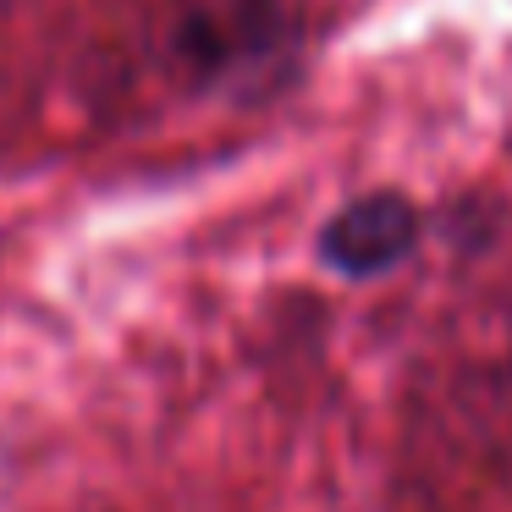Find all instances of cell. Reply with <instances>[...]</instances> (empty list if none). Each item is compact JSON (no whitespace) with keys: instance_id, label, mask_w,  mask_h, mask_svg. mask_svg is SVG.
<instances>
[{"instance_id":"cell-1","label":"cell","mask_w":512,"mask_h":512,"mask_svg":"<svg viewBox=\"0 0 512 512\" xmlns=\"http://www.w3.org/2000/svg\"><path fill=\"white\" fill-rule=\"evenodd\" d=\"M419 243V210L408 193H364L347 199L331 221L320 226V259L347 281H375L386 270H397Z\"/></svg>"}]
</instances>
